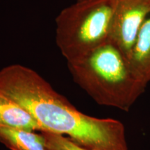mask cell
<instances>
[{"mask_svg": "<svg viewBox=\"0 0 150 150\" xmlns=\"http://www.w3.org/2000/svg\"><path fill=\"white\" fill-rule=\"evenodd\" d=\"M150 14V0H117L110 40L128 60L142 24Z\"/></svg>", "mask_w": 150, "mask_h": 150, "instance_id": "obj_4", "label": "cell"}, {"mask_svg": "<svg viewBox=\"0 0 150 150\" xmlns=\"http://www.w3.org/2000/svg\"><path fill=\"white\" fill-rule=\"evenodd\" d=\"M0 128L42 131L40 124L27 110L0 95Z\"/></svg>", "mask_w": 150, "mask_h": 150, "instance_id": "obj_6", "label": "cell"}, {"mask_svg": "<svg viewBox=\"0 0 150 150\" xmlns=\"http://www.w3.org/2000/svg\"><path fill=\"white\" fill-rule=\"evenodd\" d=\"M67 66L75 83L102 106L129 111L146 88L110 40Z\"/></svg>", "mask_w": 150, "mask_h": 150, "instance_id": "obj_2", "label": "cell"}, {"mask_svg": "<svg viewBox=\"0 0 150 150\" xmlns=\"http://www.w3.org/2000/svg\"><path fill=\"white\" fill-rule=\"evenodd\" d=\"M40 133L44 136L46 146L49 150H96L79 145L66 136L47 131Z\"/></svg>", "mask_w": 150, "mask_h": 150, "instance_id": "obj_8", "label": "cell"}, {"mask_svg": "<svg viewBox=\"0 0 150 150\" xmlns=\"http://www.w3.org/2000/svg\"><path fill=\"white\" fill-rule=\"evenodd\" d=\"M0 142L11 150H49L42 134L32 131L0 128Z\"/></svg>", "mask_w": 150, "mask_h": 150, "instance_id": "obj_7", "label": "cell"}, {"mask_svg": "<svg viewBox=\"0 0 150 150\" xmlns=\"http://www.w3.org/2000/svg\"><path fill=\"white\" fill-rule=\"evenodd\" d=\"M0 95L27 110L42 131L66 136L88 149L129 150L121 122L83 113L29 67L15 64L1 69Z\"/></svg>", "mask_w": 150, "mask_h": 150, "instance_id": "obj_1", "label": "cell"}, {"mask_svg": "<svg viewBox=\"0 0 150 150\" xmlns=\"http://www.w3.org/2000/svg\"><path fill=\"white\" fill-rule=\"evenodd\" d=\"M117 0H80L56 19V40L68 62L76 61L110 40Z\"/></svg>", "mask_w": 150, "mask_h": 150, "instance_id": "obj_3", "label": "cell"}, {"mask_svg": "<svg viewBox=\"0 0 150 150\" xmlns=\"http://www.w3.org/2000/svg\"><path fill=\"white\" fill-rule=\"evenodd\" d=\"M76 1H80V0H76Z\"/></svg>", "mask_w": 150, "mask_h": 150, "instance_id": "obj_9", "label": "cell"}, {"mask_svg": "<svg viewBox=\"0 0 150 150\" xmlns=\"http://www.w3.org/2000/svg\"><path fill=\"white\" fill-rule=\"evenodd\" d=\"M128 61L136 77L147 86L150 81V14L140 27Z\"/></svg>", "mask_w": 150, "mask_h": 150, "instance_id": "obj_5", "label": "cell"}]
</instances>
